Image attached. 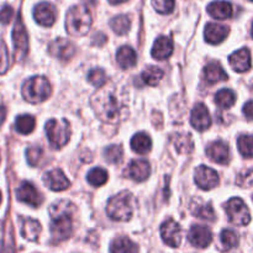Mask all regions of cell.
Listing matches in <instances>:
<instances>
[{"label": "cell", "mask_w": 253, "mask_h": 253, "mask_svg": "<svg viewBox=\"0 0 253 253\" xmlns=\"http://www.w3.org/2000/svg\"><path fill=\"white\" fill-rule=\"evenodd\" d=\"M91 106L100 120L119 124L127 116V103L121 89L113 83L105 84L91 96Z\"/></svg>", "instance_id": "1"}, {"label": "cell", "mask_w": 253, "mask_h": 253, "mask_svg": "<svg viewBox=\"0 0 253 253\" xmlns=\"http://www.w3.org/2000/svg\"><path fill=\"white\" fill-rule=\"evenodd\" d=\"M51 216L52 241L62 242L72 236L73 232V219L77 208L68 200H58L49 207Z\"/></svg>", "instance_id": "2"}, {"label": "cell", "mask_w": 253, "mask_h": 253, "mask_svg": "<svg viewBox=\"0 0 253 253\" xmlns=\"http://www.w3.org/2000/svg\"><path fill=\"white\" fill-rule=\"evenodd\" d=\"M135 208V197L132 193L125 190L109 199L106 212H108V216L115 221H127L132 217Z\"/></svg>", "instance_id": "3"}, {"label": "cell", "mask_w": 253, "mask_h": 253, "mask_svg": "<svg viewBox=\"0 0 253 253\" xmlns=\"http://www.w3.org/2000/svg\"><path fill=\"white\" fill-rule=\"evenodd\" d=\"M91 14L84 5H76L69 9L66 19L67 32L72 36H84L90 30Z\"/></svg>", "instance_id": "4"}, {"label": "cell", "mask_w": 253, "mask_h": 253, "mask_svg": "<svg viewBox=\"0 0 253 253\" xmlns=\"http://www.w3.org/2000/svg\"><path fill=\"white\" fill-rule=\"evenodd\" d=\"M21 93L26 101L31 104H39L49 98L52 88L48 79L42 76H36L25 82Z\"/></svg>", "instance_id": "5"}, {"label": "cell", "mask_w": 253, "mask_h": 253, "mask_svg": "<svg viewBox=\"0 0 253 253\" xmlns=\"http://www.w3.org/2000/svg\"><path fill=\"white\" fill-rule=\"evenodd\" d=\"M46 133L51 147L58 150L68 143L71 137V126L64 119H52L47 121Z\"/></svg>", "instance_id": "6"}, {"label": "cell", "mask_w": 253, "mask_h": 253, "mask_svg": "<svg viewBox=\"0 0 253 253\" xmlns=\"http://www.w3.org/2000/svg\"><path fill=\"white\" fill-rule=\"evenodd\" d=\"M226 210L227 217H229L230 222L236 226H246L251 221V212H250L249 208L245 204V202L240 198H232L226 203Z\"/></svg>", "instance_id": "7"}, {"label": "cell", "mask_w": 253, "mask_h": 253, "mask_svg": "<svg viewBox=\"0 0 253 253\" xmlns=\"http://www.w3.org/2000/svg\"><path fill=\"white\" fill-rule=\"evenodd\" d=\"M12 42H14L15 48V58L16 61H21L26 57L27 51H29V37H27L21 15L17 16L14 30H12Z\"/></svg>", "instance_id": "8"}, {"label": "cell", "mask_w": 253, "mask_h": 253, "mask_svg": "<svg viewBox=\"0 0 253 253\" xmlns=\"http://www.w3.org/2000/svg\"><path fill=\"white\" fill-rule=\"evenodd\" d=\"M16 197L20 202L31 205L34 208L40 207L43 202L41 193L30 182H22L20 184V187L16 189Z\"/></svg>", "instance_id": "9"}, {"label": "cell", "mask_w": 253, "mask_h": 253, "mask_svg": "<svg viewBox=\"0 0 253 253\" xmlns=\"http://www.w3.org/2000/svg\"><path fill=\"white\" fill-rule=\"evenodd\" d=\"M195 183L202 189L210 190L219 184V174L212 168L199 166L195 170Z\"/></svg>", "instance_id": "10"}, {"label": "cell", "mask_w": 253, "mask_h": 253, "mask_svg": "<svg viewBox=\"0 0 253 253\" xmlns=\"http://www.w3.org/2000/svg\"><path fill=\"white\" fill-rule=\"evenodd\" d=\"M34 17L36 20L37 24L41 26L49 27L56 22L57 19V11L56 7L51 4V2H40L35 6L34 9Z\"/></svg>", "instance_id": "11"}, {"label": "cell", "mask_w": 253, "mask_h": 253, "mask_svg": "<svg viewBox=\"0 0 253 253\" xmlns=\"http://www.w3.org/2000/svg\"><path fill=\"white\" fill-rule=\"evenodd\" d=\"M162 240L170 247H178L182 242V229L174 220L169 219L161 226Z\"/></svg>", "instance_id": "12"}, {"label": "cell", "mask_w": 253, "mask_h": 253, "mask_svg": "<svg viewBox=\"0 0 253 253\" xmlns=\"http://www.w3.org/2000/svg\"><path fill=\"white\" fill-rule=\"evenodd\" d=\"M188 240L190 244L198 249H205L212 241V234L209 227L203 225H193L188 234Z\"/></svg>", "instance_id": "13"}, {"label": "cell", "mask_w": 253, "mask_h": 253, "mask_svg": "<svg viewBox=\"0 0 253 253\" xmlns=\"http://www.w3.org/2000/svg\"><path fill=\"white\" fill-rule=\"evenodd\" d=\"M43 183L46 187H48L53 192H63V190L68 189L69 185H71L68 178L64 175V173L59 168H54V169L44 173Z\"/></svg>", "instance_id": "14"}, {"label": "cell", "mask_w": 253, "mask_h": 253, "mask_svg": "<svg viewBox=\"0 0 253 253\" xmlns=\"http://www.w3.org/2000/svg\"><path fill=\"white\" fill-rule=\"evenodd\" d=\"M49 53L51 56L56 57V58L62 59V61H68L69 58L74 56L76 53V46L72 43L69 40L63 39H57L49 44Z\"/></svg>", "instance_id": "15"}, {"label": "cell", "mask_w": 253, "mask_h": 253, "mask_svg": "<svg viewBox=\"0 0 253 253\" xmlns=\"http://www.w3.org/2000/svg\"><path fill=\"white\" fill-rule=\"evenodd\" d=\"M190 124L198 131H205L211 125V116L204 104L199 103L193 108Z\"/></svg>", "instance_id": "16"}, {"label": "cell", "mask_w": 253, "mask_h": 253, "mask_svg": "<svg viewBox=\"0 0 253 253\" xmlns=\"http://www.w3.org/2000/svg\"><path fill=\"white\" fill-rule=\"evenodd\" d=\"M125 174L135 182H143L151 174V166L146 160H133L127 166Z\"/></svg>", "instance_id": "17"}, {"label": "cell", "mask_w": 253, "mask_h": 253, "mask_svg": "<svg viewBox=\"0 0 253 253\" xmlns=\"http://www.w3.org/2000/svg\"><path fill=\"white\" fill-rule=\"evenodd\" d=\"M207 155L212 162L217 165H227L230 161V150L229 146L224 141H216V142L210 143L207 148Z\"/></svg>", "instance_id": "18"}, {"label": "cell", "mask_w": 253, "mask_h": 253, "mask_svg": "<svg viewBox=\"0 0 253 253\" xmlns=\"http://www.w3.org/2000/svg\"><path fill=\"white\" fill-rule=\"evenodd\" d=\"M229 63L232 69L239 73L247 72L251 68V53L247 48L239 49L229 57Z\"/></svg>", "instance_id": "19"}, {"label": "cell", "mask_w": 253, "mask_h": 253, "mask_svg": "<svg viewBox=\"0 0 253 253\" xmlns=\"http://www.w3.org/2000/svg\"><path fill=\"white\" fill-rule=\"evenodd\" d=\"M205 40L210 44H219L224 41L229 35V27L224 25L209 22L205 27Z\"/></svg>", "instance_id": "20"}, {"label": "cell", "mask_w": 253, "mask_h": 253, "mask_svg": "<svg viewBox=\"0 0 253 253\" xmlns=\"http://www.w3.org/2000/svg\"><path fill=\"white\" fill-rule=\"evenodd\" d=\"M190 211L195 217H199V219L205 220V221H214L215 217H216L211 204L203 202L199 198L193 199L192 204H190Z\"/></svg>", "instance_id": "21"}, {"label": "cell", "mask_w": 253, "mask_h": 253, "mask_svg": "<svg viewBox=\"0 0 253 253\" xmlns=\"http://www.w3.org/2000/svg\"><path fill=\"white\" fill-rule=\"evenodd\" d=\"M173 53V41L167 36H160L152 47V57L155 59H167Z\"/></svg>", "instance_id": "22"}, {"label": "cell", "mask_w": 253, "mask_h": 253, "mask_svg": "<svg viewBox=\"0 0 253 253\" xmlns=\"http://www.w3.org/2000/svg\"><path fill=\"white\" fill-rule=\"evenodd\" d=\"M204 77L208 83L210 84L227 81V78H229L226 72L224 71V68H222L219 62H210L204 68Z\"/></svg>", "instance_id": "23"}, {"label": "cell", "mask_w": 253, "mask_h": 253, "mask_svg": "<svg viewBox=\"0 0 253 253\" xmlns=\"http://www.w3.org/2000/svg\"><path fill=\"white\" fill-rule=\"evenodd\" d=\"M208 12L210 16L217 20H226L232 16V5L227 1H214L208 6Z\"/></svg>", "instance_id": "24"}, {"label": "cell", "mask_w": 253, "mask_h": 253, "mask_svg": "<svg viewBox=\"0 0 253 253\" xmlns=\"http://www.w3.org/2000/svg\"><path fill=\"white\" fill-rule=\"evenodd\" d=\"M116 61L123 69L131 68L137 62V54L135 49L130 46H123L116 53Z\"/></svg>", "instance_id": "25"}, {"label": "cell", "mask_w": 253, "mask_h": 253, "mask_svg": "<svg viewBox=\"0 0 253 253\" xmlns=\"http://www.w3.org/2000/svg\"><path fill=\"white\" fill-rule=\"evenodd\" d=\"M111 253H138L137 245L131 241L128 237L120 236L111 242Z\"/></svg>", "instance_id": "26"}, {"label": "cell", "mask_w": 253, "mask_h": 253, "mask_svg": "<svg viewBox=\"0 0 253 253\" xmlns=\"http://www.w3.org/2000/svg\"><path fill=\"white\" fill-rule=\"evenodd\" d=\"M41 234V225L35 219H25L22 221L21 235L27 241H36Z\"/></svg>", "instance_id": "27"}, {"label": "cell", "mask_w": 253, "mask_h": 253, "mask_svg": "<svg viewBox=\"0 0 253 253\" xmlns=\"http://www.w3.org/2000/svg\"><path fill=\"white\" fill-rule=\"evenodd\" d=\"M131 147L138 155H146L151 151L152 141H151V137L146 132H138L131 140Z\"/></svg>", "instance_id": "28"}, {"label": "cell", "mask_w": 253, "mask_h": 253, "mask_svg": "<svg viewBox=\"0 0 253 253\" xmlns=\"http://www.w3.org/2000/svg\"><path fill=\"white\" fill-rule=\"evenodd\" d=\"M36 126V120L32 115L25 114V115H19L15 120V128L21 135H29L34 131Z\"/></svg>", "instance_id": "29"}, {"label": "cell", "mask_w": 253, "mask_h": 253, "mask_svg": "<svg viewBox=\"0 0 253 253\" xmlns=\"http://www.w3.org/2000/svg\"><path fill=\"white\" fill-rule=\"evenodd\" d=\"M163 76H165V72L160 68V67L156 66H150L142 72V81L145 82L146 84L151 86H155L162 81Z\"/></svg>", "instance_id": "30"}, {"label": "cell", "mask_w": 253, "mask_h": 253, "mask_svg": "<svg viewBox=\"0 0 253 253\" xmlns=\"http://www.w3.org/2000/svg\"><path fill=\"white\" fill-rule=\"evenodd\" d=\"M235 101H236V96H235L234 91L230 90V89H221L215 95V103L221 109L231 108Z\"/></svg>", "instance_id": "31"}, {"label": "cell", "mask_w": 253, "mask_h": 253, "mask_svg": "<svg viewBox=\"0 0 253 253\" xmlns=\"http://www.w3.org/2000/svg\"><path fill=\"white\" fill-rule=\"evenodd\" d=\"M110 26L113 31L118 35H125L130 30L131 20L127 15H119L110 21Z\"/></svg>", "instance_id": "32"}, {"label": "cell", "mask_w": 253, "mask_h": 253, "mask_svg": "<svg viewBox=\"0 0 253 253\" xmlns=\"http://www.w3.org/2000/svg\"><path fill=\"white\" fill-rule=\"evenodd\" d=\"M88 182L93 187H101L108 182V173L103 168H93L88 173Z\"/></svg>", "instance_id": "33"}, {"label": "cell", "mask_w": 253, "mask_h": 253, "mask_svg": "<svg viewBox=\"0 0 253 253\" xmlns=\"http://www.w3.org/2000/svg\"><path fill=\"white\" fill-rule=\"evenodd\" d=\"M239 151L244 157L253 158V136L242 135L237 140Z\"/></svg>", "instance_id": "34"}, {"label": "cell", "mask_w": 253, "mask_h": 253, "mask_svg": "<svg viewBox=\"0 0 253 253\" xmlns=\"http://www.w3.org/2000/svg\"><path fill=\"white\" fill-rule=\"evenodd\" d=\"M124 156L123 147L119 145H111L104 150V157L111 165H118L121 162Z\"/></svg>", "instance_id": "35"}, {"label": "cell", "mask_w": 253, "mask_h": 253, "mask_svg": "<svg viewBox=\"0 0 253 253\" xmlns=\"http://www.w3.org/2000/svg\"><path fill=\"white\" fill-rule=\"evenodd\" d=\"M220 241L225 250H231L239 245V236L234 230H222L221 235H220Z\"/></svg>", "instance_id": "36"}, {"label": "cell", "mask_w": 253, "mask_h": 253, "mask_svg": "<svg viewBox=\"0 0 253 253\" xmlns=\"http://www.w3.org/2000/svg\"><path fill=\"white\" fill-rule=\"evenodd\" d=\"M174 138V145L178 148V151L182 153H189L193 151V142L190 135L185 133H178Z\"/></svg>", "instance_id": "37"}, {"label": "cell", "mask_w": 253, "mask_h": 253, "mask_svg": "<svg viewBox=\"0 0 253 253\" xmlns=\"http://www.w3.org/2000/svg\"><path fill=\"white\" fill-rule=\"evenodd\" d=\"M88 81H89V83L93 84L94 86H98V88L105 85V83H106L105 72L100 68L91 69L88 74Z\"/></svg>", "instance_id": "38"}, {"label": "cell", "mask_w": 253, "mask_h": 253, "mask_svg": "<svg viewBox=\"0 0 253 253\" xmlns=\"http://www.w3.org/2000/svg\"><path fill=\"white\" fill-rule=\"evenodd\" d=\"M42 155H43V152H42L41 148L37 147V146H32V147L27 148L26 158L29 165L31 166V167H36L40 163V161H41Z\"/></svg>", "instance_id": "39"}, {"label": "cell", "mask_w": 253, "mask_h": 253, "mask_svg": "<svg viewBox=\"0 0 253 253\" xmlns=\"http://www.w3.org/2000/svg\"><path fill=\"white\" fill-rule=\"evenodd\" d=\"M152 5L160 14H170L174 9V0H152Z\"/></svg>", "instance_id": "40"}, {"label": "cell", "mask_w": 253, "mask_h": 253, "mask_svg": "<svg viewBox=\"0 0 253 253\" xmlns=\"http://www.w3.org/2000/svg\"><path fill=\"white\" fill-rule=\"evenodd\" d=\"M10 66L9 52H7L6 44L0 41V74L6 73Z\"/></svg>", "instance_id": "41"}, {"label": "cell", "mask_w": 253, "mask_h": 253, "mask_svg": "<svg viewBox=\"0 0 253 253\" xmlns=\"http://www.w3.org/2000/svg\"><path fill=\"white\" fill-rule=\"evenodd\" d=\"M236 182L240 187H244V188L252 187L253 185V167L240 173L239 177H237Z\"/></svg>", "instance_id": "42"}, {"label": "cell", "mask_w": 253, "mask_h": 253, "mask_svg": "<svg viewBox=\"0 0 253 253\" xmlns=\"http://www.w3.org/2000/svg\"><path fill=\"white\" fill-rule=\"evenodd\" d=\"M12 16H14V9L10 5H4L0 9V24H9L11 21Z\"/></svg>", "instance_id": "43"}, {"label": "cell", "mask_w": 253, "mask_h": 253, "mask_svg": "<svg viewBox=\"0 0 253 253\" xmlns=\"http://www.w3.org/2000/svg\"><path fill=\"white\" fill-rule=\"evenodd\" d=\"M244 114L247 119L253 120V100L247 101L244 106Z\"/></svg>", "instance_id": "44"}, {"label": "cell", "mask_w": 253, "mask_h": 253, "mask_svg": "<svg viewBox=\"0 0 253 253\" xmlns=\"http://www.w3.org/2000/svg\"><path fill=\"white\" fill-rule=\"evenodd\" d=\"M5 118H6V109L4 106H0V126L5 121Z\"/></svg>", "instance_id": "45"}, {"label": "cell", "mask_w": 253, "mask_h": 253, "mask_svg": "<svg viewBox=\"0 0 253 253\" xmlns=\"http://www.w3.org/2000/svg\"><path fill=\"white\" fill-rule=\"evenodd\" d=\"M0 253H2V230H1V224H0Z\"/></svg>", "instance_id": "46"}, {"label": "cell", "mask_w": 253, "mask_h": 253, "mask_svg": "<svg viewBox=\"0 0 253 253\" xmlns=\"http://www.w3.org/2000/svg\"><path fill=\"white\" fill-rule=\"evenodd\" d=\"M109 1H110L111 4H121V2H125L127 1V0H109Z\"/></svg>", "instance_id": "47"}, {"label": "cell", "mask_w": 253, "mask_h": 253, "mask_svg": "<svg viewBox=\"0 0 253 253\" xmlns=\"http://www.w3.org/2000/svg\"><path fill=\"white\" fill-rule=\"evenodd\" d=\"M0 204H1V193H0Z\"/></svg>", "instance_id": "48"}, {"label": "cell", "mask_w": 253, "mask_h": 253, "mask_svg": "<svg viewBox=\"0 0 253 253\" xmlns=\"http://www.w3.org/2000/svg\"><path fill=\"white\" fill-rule=\"evenodd\" d=\"M251 34H252V37H253V24H252V31H251Z\"/></svg>", "instance_id": "49"}, {"label": "cell", "mask_w": 253, "mask_h": 253, "mask_svg": "<svg viewBox=\"0 0 253 253\" xmlns=\"http://www.w3.org/2000/svg\"><path fill=\"white\" fill-rule=\"evenodd\" d=\"M251 1H253V0H251Z\"/></svg>", "instance_id": "50"}]
</instances>
